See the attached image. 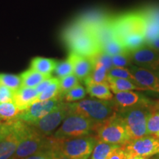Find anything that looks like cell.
Listing matches in <instances>:
<instances>
[{
    "instance_id": "52a82bcc",
    "label": "cell",
    "mask_w": 159,
    "mask_h": 159,
    "mask_svg": "<svg viewBox=\"0 0 159 159\" xmlns=\"http://www.w3.org/2000/svg\"><path fill=\"white\" fill-rule=\"evenodd\" d=\"M96 143L95 136L90 135L73 139H57L55 150L69 159H89Z\"/></svg>"
},
{
    "instance_id": "d6a6232c",
    "label": "cell",
    "mask_w": 159,
    "mask_h": 159,
    "mask_svg": "<svg viewBox=\"0 0 159 159\" xmlns=\"http://www.w3.org/2000/svg\"><path fill=\"white\" fill-rule=\"evenodd\" d=\"M54 72L57 76V78L58 79L73 74L74 69H73L72 63L69 58H67L66 61H58L54 70Z\"/></svg>"
},
{
    "instance_id": "f35d334b",
    "label": "cell",
    "mask_w": 159,
    "mask_h": 159,
    "mask_svg": "<svg viewBox=\"0 0 159 159\" xmlns=\"http://www.w3.org/2000/svg\"><path fill=\"white\" fill-rule=\"evenodd\" d=\"M14 91L0 84V103L13 101Z\"/></svg>"
},
{
    "instance_id": "7a4b0ae2",
    "label": "cell",
    "mask_w": 159,
    "mask_h": 159,
    "mask_svg": "<svg viewBox=\"0 0 159 159\" xmlns=\"http://www.w3.org/2000/svg\"><path fill=\"white\" fill-rule=\"evenodd\" d=\"M18 130L20 141L13 156L15 159H25L40 151L55 150L56 139L54 136L41 135L19 119H18Z\"/></svg>"
},
{
    "instance_id": "f1b7e54d",
    "label": "cell",
    "mask_w": 159,
    "mask_h": 159,
    "mask_svg": "<svg viewBox=\"0 0 159 159\" xmlns=\"http://www.w3.org/2000/svg\"><path fill=\"white\" fill-rule=\"evenodd\" d=\"M85 95H86V91L84 87L79 83L78 85H75L74 88L69 90L68 92L66 93L63 95L62 99L65 102H76L85 98Z\"/></svg>"
},
{
    "instance_id": "74e56055",
    "label": "cell",
    "mask_w": 159,
    "mask_h": 159,
    "mask_svg": "<svg viewBox=\"0 0 159 159\" xmlns=\"http://www.w3.org/2000/svg\"><path fill=\"white\" fill-rule=\"evenodd\" d=\"M94 61V63H98L99 64H102L108 69V71L113 67L112 63V57L106 54L104 52H101L98 55L94 57H91Z\"/></svg>"
},
{
    "instance_id": "277c9868",
    "label": "cell",
    "mask_w": 159,
    "mask_h": 159,
    "mask_svg": "<svg viewBox=\"0 0 159 159\" xmlns=\"http://www.w3.org/2000/svg\"><path fill=\"white\" fill-rule=\"evenodd\" d=\"M152 103L138 105L119 113L124 121L130 140L148 136L147 122Z\"/></svg>"
},
{
    "instance_id": "d4e9b609",
    "label": "cell",
    "mask_w": 159,
    "mask_h": 159,
    "mask_svg": "<svg viewBox=\"0 0 159 159\" xmlns=\"http://www.w3.org/2000/svg\"><path fill=\"white\" fill-rule=\"evenodd\" d=\"M121 146L122 145L110 144L97 140L91 159H107L113 151Z\"/></svg>"
},
{
    "instance_id": "d6986e66",
    "label": "cell",
    "mask_w": 159,
    "mask_h": 159,
    "mask_svg": "<svg viewBox=\"0 0 159 159\" xmlns=\"http://www.w3.org/2000/svg\"><path fill=\"white\" fill-rule=\"evenodd\" d=\"M108 83L111 91L114 94L129 91H148L140 85L126 79L108 77Z\"/></svg>"
},
{
    "instance_id": "8fae6325",
    "label": "cell",
    "mask_w": 159,
    "mask_h": 159,
    "mask_svg": "<svg viewBox=\"0 0 159 159\" xmlns=\"http://www.w3.org/2000/svg\"><path fill=\"white\" fill-rule=\"evenodd\" d=\"M123 147L128 155L148 158L159 153V138L147 136L130 140Z\"/></svg>"
},
{
    "instance_id": "f6af8a7d",
    "label": "cell",
    "mask_w": 159,
    "mask_h": 159,
    "mask_svg": "<svg viewBox=\"0 0 159 159\" xmlns=\"http://www.w3.org/2000/svg\"><path fill=\"white\" fill-rule=\"evenodd\" d=\"M140 158L141 157L131 156V155H128V158H127V159H140Z\"/></svg>"
},
{
    "instance_id": "7dc6e473",
    "label": "cell",
    "mask_w": 159,
    "mask_h": 159,
    "mask_svg": "<svg viewBox=\"0 0 159 159\" xmlns=\"http://www.w3.org/2000/svg\"><path fill=\"white\" fill-rule=\"evenodd\" d=\"M157 159H159V153L157 154Z\"/></svg>"
},
{
    "instance_id": "7bdbcfd3",
    "label": "cell",
    "mask_w": 159,
    "mask_h": 159,
    "mask_svg": "<svg viewBox=\"0 0 159 159\" xmlns=\"http://www.w3.org/2000/svg\"><path fill=\"white\" fill-rule=\"evenodd\" d=\"M147 45H148L149 47H152V49H154L155 50L157 51L159 53V37L153 40V41L148 43H147Z\"/></svg>"
},
{
    "instance_id": "4dcf8cb0",
    "label": "cell",
    "mask_w": 159,
    "mask_h": 159,
    "mask_svg": "<svg viewBox=\"0 0 159 159\" xmlns=\"http://www.w3.org/2000/svg\"><path fill=\"white\" fill-rule=\"evenodd\" d=\"M122 43L125 48L129 52H131L146 44V41H145L144 35L132 34L125 37L122 41Z\"/></svg>"
},
{
    "instance_id": "ab89813d",
    "label": "cell",
    "mask_w": 159,
    "mask_h": 159,
    "mask_svg": "<svg viewBox=\"0 0 159 159\" xmlns=\"http://www.w3.org/2000/svg\"><path fill=\"white\" fill-rule=\"evenodd\" d=\"M55 150H43L38 152L36 153L31 155L25 159H52L54 155V152Z\"/></svg>"
},
{
    "instance_id": "836d02e7",
    "label": "cell",
    "mask_w": 159,
    "mask_h": 159,
    "mask_svg": "<svg viewBox=\"0 0 159 159\" xmlns=\"http://www.w3.org/2000/svg\"><path fill=\"white\" fill-rule=\"evenodd\" d=\"M108 77L129 80L132 81V82H134V83L137 84L136 80H135L134 75L131 74V72L130 71V70H129V69H127V68L112 67V68L108 71Z\"/></svg>"
},
{
    "instance_id": "d590c367",
    "label": "cell",
    "mask_w": 159,
    "mask_h": 159,
    "mask_svg": "<svg viewBox=\"0 0 159 159\" xmlns=\"http://www.w3.org/2000/svg\"><path fill=\"white\" fill-rule=\"evenodd\" d=\"M113 67H119V68L129 69L131 66H133L131 61L130 52L126 54L117 55L112 56Z\"/></svg>"
},
{
    "instance_id": "4fadbf2b",
    "label": "cell",
    "mask_w": 159,
    "mask_h": 159,
    "mask_svg": "<svg viewBox=\"0 0 159 159\" xmlns=\"http://www.w3.org/2000/svg\"><path fill=\"white\" fill-rule=\"evenodd\" d=\"M130 55L134 65L159 72V53L152 47L145 44L130 52Z\"/></svg>"
},
{
    "instance_id": "83f0119b",
    "label": "cell",
    "mask_w": 159,
    "mask_h": 159,
    "mask_svg": "<svg viewBox=\"0 0 159 159\" xmlns=\"http://www.w3.org/2000/svg\"><path fill=\"white\" fill-rule=\"evenodd\" d=\"M102 50L111 57L114 56V55L126 54V53L130 52L128 49L125 48L123 43L117 39L111 40L108 43H105L102 47Z\"/></svg>"
},
{
    "instance_id": "9a60e30c",
    "label": "cell",
    "mask_w": 159,
    "mask_h": 159,
    "mask_svg": "<svg viewBox=\"0 0 159 159\" xmlns=\"http://www.w3.org/2000/svg\"><path fill=\"white\" fill-rule=\"evenodd\" d=\"M137 84L147 90L159 93V74L133 65L129 68Z\"/></svg>"
},
{
    "instance_id": "7c38bea8",
    "label": "cell",
    "mask_w": 159,
    "mask_h": 159,
    "mask_svg": "<svg viewBox=\"0 0 159 159\" xmlns=\"http://www.w3.org/2000/svg\"><path fill=\"white\" fill-rule=\"evenodd\" d=\"M62 101V99L59 97L49 100L36 101L28 108L21 111L18 119L27 124L35 122L56 108Z\"/></svg>"
},
{
    "instance_id": "cb8c5ba5",
    "label": "cell",
    "mask_w": 159,
    "mask_h": 159,
    "mask_svg": "<svg viewBox=\"0 0 159 159\" xmlns=\"http://www.w3.org/2000/svg\"><path fill=\"white\" fill-rule=\"evenodd\" d=\"M108 69L102 64L94 63V69L86 78L84 80L85 85L94 83H108Z\"/></svg>"
},
{
    "instance_id": "b9f144b4",
    "label": "cell",
    "mask_w": 159,
    "mask_h": 159,
    "mask_svg": "<svg viewBox=\"0 0 159 159\" xmlns=\"http://www.w3.org/2000/svg\"><path fill=\"white\" fill-rule=\"evenodd\" d=\"M52 80V77H49V78H47V79L44 80L42 81V82H41L39 85H38V86L35 87V89H36L38 93H39V94H41V93H42L43 91H44L45 89L47 88V87H48V85L50 84Z\"/></svg>"
},
{
    "instance_id": "603a6c76",
    "label": "cell",
    "mask_w": 159,
    "mask_h": 159,
    "mask_svg": "<svg viewBox=\"0 0 159 159\" xmlns=\"http://www.w3.org/2000/svg\"><path fill=\"white\" fill-rule=\"evenodd\" d=\"M58 61L47 57H34L30 62V68L45 75H52Z\"/></svg>"
},
{
    "instance_id": "4316f807",
    "label": "cell",
    "mask_w": 159,
    "mask_h": 159,
    "mask_svg": "<svg viewBox=\"0 0 159 159\" xmlns=\"http://www.w3.org/2000/svg\"><path fill=\"white\" fill-rule=\"evenodd\" d=\"M60 85L59 79L57 77H52V80L47 89L41 93L37 97L36 101L49 100L55 97H60ZM35 101V102H36Z\"/></svg>"
},
{
    "instance_id": "2e32d148",
    "label": "cell",
    "mask_w": 159,
    "mask_h": 159,
    "mask_svg": "<svg viewBox=\"0 0 159 159\" xmlns=\"http://www.w3.org/2000/svg\"><path fill=\"white\" fill-rule=\"evenodd\" d=\"M68 58L72 63L74 74L80 80L89 77L94 69V61L91 57H88L70 52Z\"/></svg>"
},
{
    "instance_id": "3957f363",
    "label": "cell",
    "mask_w": 159,
    "mask_h": 159,
    "mask_svg": "<svg viewBox=\"0 0 159 159\" xmlns=\"http://www.w3.org/2000/svg\"><path fill=\"white\" fill-rule=\"evenodd\" d=\"M68 106L69 112L89 119L96 125V128L117 113L112 100L82 99L76 102L68 103Z\"/></svg>"
},
{
    "instance_id": "681fc988",
    "label": "cell",
    "mask_w": 159,
    "mask_h": 159,
    "mask_svg": "<svg viewBox=\"0 0 159 159\" xmlns=\"http://www.w3.org/2000/svg\"><path fill=\"white\" fill-rule=\"evenodd\" d=\"M140 159H148V158H141Z\"/></svg>"
},
{
    "instance_id": "7402d4cb",
    "label": "cell",
    "mask_w": 159,
    "mask_h": 159,
    "mask_svg": "<svg viewBox=\"0 0 159 159\" xmlns=\"http://www.w3.org/2000/svg\"><path fill=\"white\" fill-rule=\"evenodd\" d=\"M147 129L148 136L159 138V101L152 102L150 105Z\"/></svg>"
},
{
    "instance_id": "c3c4849f",
    "label": "cell",
    "mask_w": 159,
    "mask_h": 159,
    "mask_svg": "<svg viewBox=\"0 0 159 159\" xmlns=\"http://www.w3.org/2000/svg\"><path fill=\"white\" fill-rule=\"evenodd\" d=\"M9 159H15V158H13V156H12V157H11V158H10Z\"/></svg>"
},
{
    "instance_id": "ac0fdd59",
    "label": "cell",
    "mask_w": 159,
    "mask_h": 159,
    "mask_svg": "<svg viewBox=\"0 0 159 159\" xmlns=\"http://www.w3.org/2000/svg\"><path fill=\"white\" fill-rule=\"evenodd\" d=\"M111 17L112 16H111L106 11L99 10L85 13L77 19L94 30L97 27L108 21Z\"/></svg>"
},
{
    "instance_id": "e0dca14e",
    "label": "cell",
    "mask_w": 159,
    "mask_h": 159,
    "mask_svg": "<svg viewBox=\"0 0 159 159\" xmlns=\"http://www.w3.org/2000/svg\"><path fill=\"white\" fill-rule=\"evenodd\" d=\"M39 94L35 88L22 87L14 91L13 102L21 111L28 108L36 101Z\"/></svg>"
},
{
    "instance_id": "ee69618b",
    "label": "cell",
    "mask_w": 159,
    "mask_h": 159,
    "mask_svg": "<svg viewBox=\"0 0 159 159\" xmlns=\"http://www.w3.org/2000/svg\"><path fill=\"white\" fill-rule=\"evenodd\" d=\"M52 159H69V158L66 156H64L63 153H61L60 151L55 150L54 152V155H53V157Z\"/></svg>"
},
{
    "instance_id": "5bb4252c",
    "label": "cell",
    "mask_w": 159,
    "mask_h": 159,
    "mask_svg": "<svg viewBox=\"0 0 159 159\" xmlns=\"http://www.w3.org/2000/svg\"><path fill=\"white\" fill-rule=\"evenodd\" d=\"M116 112L138 106L141 105L150 104L152 102L145 95L134 91H122L115 94L112 99Z\"/></svg>"
},
{
    "instance_id": "6da1fadb",
    "label": "cell",
    "mask_w": 159,
    "mask_h": 159,
    "mask_svg": "<svg viewBox=\"0 0 159 159\" xmlns=\"http://www.w3.org/2000/svg\"><path fill=\"white\" fill-rule=\"evenodd\" d=\"M62 37L70 52L78 55L94 57L102 52L94 31L78 19L64 30Z\"/></svg>"
},
{
    "instance_id": "9c48e42d",
    "label": "cell",
    "mask_w": 159,
    "mask_h": 159,
    "mask_svg": "<svg viewBox=\"0 0 159 159\" xmlns=\"http://www.w3.org/2000/svg\"><path fill=\"white\" fill-rule=\"evenodd\" d=\"M18 118L5 122L0 128V159H9L13 156L19 144Z\"/></svg>"
},
{
    "instance_id": "44dd1931",
    "label": "cell",
    "mask_w": 159,
    "mask_h": 159,
    "mask_svg": "<svg viewBox=\"0 0 159 159\" xmlns=\"http://www.w3.org/2000/svg\"><path fill=\"white\" fill-rule=\"evenodd\" d=\"M86 91L92 97L101 100L111 101L114 98L108 83H94L86 85Z\"/></svg>"
},
{
    "instance_id": "8d00e7d4",
    "label": "cell",
    "mask_w": 159,
    "mask_h": 159,
    "mask_svg": "<svg viewBox=\"0 0 159 159\" xmlns=\"http://www.w3.org/2000/svg\"><path fill=\"white\" fill-rule=\"evenodd\" d=\"M148 21L159 24V6H149L142 11Z\"/></svg>"
},
{
    "instance_id": "5b68a950",
    "label": "cell",
    "mask_w": 159,
    "mask_h": 159,
    "mask_svg": "<svg viewBox=\"0 0 159 159\" xmlns=\"http://www.w3.org/2000/svg\"><path fill=\"white\" fill-rule=\"evenodd\" d=\"M97 140L124 146L130 141L125 122L119 113L95 129Z\"/></svg>"
},
{
    "instance_id": "bcb514c9",
    "label": "cell",
    "mask_w": 159,
    "mask_h": 159,
    "mask_svg": "<svg viewBox=\"0 0 159 159\" xmlns=\"http://www.w3.org/2000/svg\"><path fill=\"white\" fill-rule=\"evenodd\" d=\"M2 124V120H0V128H1V125Z\"/></svg>"
},
{
    "instance_id": "ba28073f",
    "label": "cell",
    "mask_w": 159,
    "mask_h": 159,
    "mask_svg": "<svg viewBox=\"0 0 159 159\" xmlns=\"http://www.w3.org/2000/svg\"><path fill=\"white\" fill-rule=\"evenodd\" d=\"M96 125L86 117L70 113L63 121L62 125L55 131L54 136L57 139H73L90 135L95 130Z\"/></svg>"
},
{
    "instance_id": "8992f818",
    "label": "cell",
    "mask_w": 159,
    "mask_h": 159,
    "mask_svg": "<svg viewBox=\"0 0 159 159\" xmlns=\"http://www.w3.org/2000/svg\"><path fill=\"white\" fill-rule=\"evenodd\" d=\"M111 25L116 38L122 41L128 35L141 34L144 35L147 27V19L142 11L130 12L113 17Z\"/></svg>"
},
{
    "instance_id": "60d3db41",
    "label": "cell",
    "mask_w": 159,
    "mask_h": 159,
    "mask_svg": "<svg viewBox=\"0 0 159 159\" xmlns=\"http://www.w3.org/2000/svg\"><path fill=\"white\" fill-rule=\"evenodd\" d=\"M128 153L125 151L124 147L121 146L113 151L107 159H127Z\"/></svg>"
},
{
    "instance_id": "ffe728a7",
    "label": "cell",
    "mask_w": 159,
    "mask_h": 159,
    "mask_svg": "<svg viewBox=\"0 0 159 159\" xmlns=\"http://www.w3.org/2000/svg\"><path fill=\"white\" fill-rule=\"evenodd\" d=\"M19 76L21 81V86L35 88L44 80L51 77L52 75H43L32 68H30L23 71Z\"/></svg>"
},
{
    "instance_id": "e575fe53",
    "label": "cell",
    "mask_w": 159,
    "mask_h": 159,
    "mask_svg": "<svg viewBox=\"0 0 159 159\" xmlns=\"http://www.w3.org/2000/svg\"><path fill=\"white\" fill-rule=\"evenodd\" d=\"M159 37V24L147 20V27L144 33L146 44Z\"/></svg>"
},
{
    "instance_id": "f546056e",
    "label": "cell",
    "mask_w": 159,
    "mask_h": 159,
    "mask_svg": "<svg viewBox=\"0 0 159 159\" xmlns=\"http://www.w3.org/2000/svg\"><path fill=\"white\" fill-rule=\"evenodd\" d=\"M80 83V80L74 73L67 76L63 77L62 78L59 79V85H60V93L59 96L61 99L63 98V95L66 93L68 92L69 90L74 88L75 85H78ZM63 100V99H62Z\"/></svg>"
},
{
    "instance_id": "484cf974",
    "label": "cell",
    "mask_w": 159,
    "mask_h": 159,
    "mask_svg": "<svg viewBox=\"0 0 159 159\" xmlns=\"http://www.w3.org/2000/svg\"><path fill=\"white\" fill-rule=\"evenodd\" d=\"M21 112L13 101L0 103V120L10 122L17 119Z\"/></svg>"
},
{
    "instance_id": "30bf717a",
    "label": "cell",
    "mask_w": 159,
    "mask_h": 159,
    "mask_svg": "<svg viewBox=\"0 0 159 159\" xmlns=\"http://www.w3.org/2000/svg\"><path fill=\"white\" fill-rule=\"evenodd\" d=\"M69 114L68 102L62 101L58 106L50 113L36 122L28 124L43 136H51L61 123Z\"/></svg>"
},
{
    "instance_id": "1f68e13d",
    "label": "cell",
    "mask_w": 159,
    "mask_h": 159,
    "mask_svg": "<svg viewBox=\"0 0 159 159\" xmlns=\"http://www.w3.org/2000/svg\"><path fill=\"white\" fill-rule=\"evenodd\" d=\"M0 84L15 91L21 87V81L19 75L0 74Z\"/></svg>"
}]
</instances>
